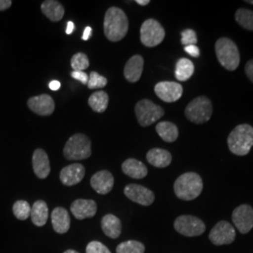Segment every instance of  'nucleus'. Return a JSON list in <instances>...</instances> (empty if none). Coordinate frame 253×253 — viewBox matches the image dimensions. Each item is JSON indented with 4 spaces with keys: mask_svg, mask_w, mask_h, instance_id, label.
<instances>
[{
    "mask_svg": "<svg viewBox=\"0 0 253 253\" xmlns=\"http://www.w3.org/2000/svg\"><path fill=\"white\" fill-rule=\"evenodd\" d=\"M12 2L10 0H0V11L9 9Z\"/></svg>",
    "mask_w": 253,
    "mask_h": 253,
    "instance_id": "39",
    "label": "nucleus"
},
{
    "mask_svg": "<svg viewBox=\"0 0 253 253\" xmlns=\"http://www.w3.org/2000/svg\"><path fill=\"white\" fill-rule=\"evenodd\" d=\"M184 50L186 53H188L193 57H198L200 55V49L196 45L185 46Z\"/></svg>",
    "mask_w": 253,
    "mask_h": 253,
    "instance_id": "37",
    "label": "nucleus"
},
{
    "mask_svg": "<svg viewBox=\"0 0 253 253\" xmlns=\"http://www.w3.org/2000/svg\"><path fill=\"white\" fill-rule=\"evenodd\" d=\"M64 253H77L76 251H73V250H68V251H66Z\"/></svg>",
    "mask_w": 253,
    "mask_h": 253,
    "instance_id": "44",
    "label": "nucleus"
},
{
    "mask_svg": "<svg viewBox=\"0 0 253 253\" xmlns=\"http://www.w3.org/2000/svg\"><path fill=\"white\" fill-rule=\"evenodd\" d=\"M54 232L57 234H66L71 227V217L68 211L63 208H54L51 215Z\"/></svg>",
    "mask_w": 253,
    "mask_h": 253,
    "instance_id": "20",
    "label": "nucleus"
},
{
    "mask_svg": "<svg viewBox=\"0 0 253 253\" xmlns=\"http://www.w3.org/2000/svg\"><path fill=\"white\" fill-rule=\"evenodd\" d=\"M107 84V79L96 72H92L88 77L87 86L90 89L102 88Z\"/></svg>",
    "mask_w": 253,
    "mask_h": 253,
    "instance_id": "33",
    "label": "nucleus"
},
{
    "mask_svg": "<svg viewBox=\"0 0 253 253\" xmlns=\"http://www.w3.org/2000/svg\"><path fill=\"white\" fill-rule=\"evenodd\" d=\"M71 211L79 220L93 217L97 213V204L93 200H75L71 206Z\"/></svg>",
    "mask_w": 253,
    "mask_h": 253,
    "instance_id": "16",
    "label": "nucleus"
},
{
    "mask_svg": "<svg viewBox=\"0 0 253 253\" xmlns=\"http://www.w3.org/2000/svg\"><path fill=\"white\" fill-rule=\"evenodd\" d=\"M173 226L176 232L189 237L203 235L206 231V224L204 221L199 217L190 215H183L177 217Z\"/></svg>",
    "mask_w": 253,
    "mask_h": 253,
    "instance_id": "9",
    "label": "nucleus"
},
{
    "mask_svg": "<svg viewBox=\"0 0 253 253\" xmlns=\"http://www.w3.org/2000/svg\"><path fill=\"white\" fill-rule=\"evenodd\" d=\"M135 114L139 124L148 126L163 118L164 110L151 100H142L136 103Z\"/></svg>",
    "mask_w": 253,
    "mask_h": 253,
    "instance_id": "7",
    "label": "nucleus"
},
{
    "mask_svg": "<svg viewBox=\"0 0 253 253\" xmlns=\"http://www.w3.org/2000/svg\"><path fill=\"white\" fill-rule=\"evenodd\" d=\"M233 221L241 234H248L253 228V208L249 205H242L233 212Z\"/></svg>",
    "mask_w": 253,
    "mask_h": 253,
    "instance_id": "11",
    "label": "nucleus"
},
{
    "mask_svg": "<svg viewBox=\"0 0 253 253\" xmlns=\"http://www.w3.org/2000/svg\"><path fill=\"white\" fill-rule=\"evenodd\" d=\"M72 77L75 80H78V81L81 82L83 84H87V82H88V75L84 72H74L71 73Z\"/></svg>",
    "mask_w": 253,
    "mask_h": 253,
    "instance_id": "36",
    "label": "nucleus"
},
{
    "mask_svg": "<svg viewBox=\"0 0 253 253\" xmlns=\"http://www.w3.org/2000/svg\"><path fill=\"white\" fill-rule=\"evenodd\" d=\"M181 43L183 45H196L198 39H197V35L196 32L193 29H185L182 31L181 33Z\"/></svg>",
    "mask_w": 253,
    "mask_h": 253,
    "instance_id": "34",
    "label": "nucleus"
},
{
    "mask_svg": "<svg viewBox=\"0 0 253 253\" xmlns=\"http://www.w3.org/2000/svg\"><path fill=\"white\" fill-rule=\"evenodd\" d=\"M27 105L32 112L43 117L52 115L55 107L53 98L47 94L30 98L27 100Z\"/></svg>",
    "mask_w": 253,
    "mask_h": 253,
    "instance_id": "14",
    "label": "nucleus"
},
{
    "mask_svg": "<svg viewBox=\"0 0 253 253\" xmlns=\"http://www.w3.org/2000/svg\"><path fill=\"white\" fill-rule=\"evenodd\" d=\"M213 106L210 100L200 96L191 100L185 109L186 118L195 124H204L211 118Z\"/></svg>",
    "mask_w": 253,
    "mask_h": 253,
    "instance_id": "6",
    "label": "nucleus"
},
{
    "mask_svg": "<svg viewBox=\"0 0 253 253\" xmlns=\"http://www.w3.org/2000/svg\"><path fill=\"white\" fill-rule=\"evenodd\" d=\"M114 183H115L114 176L107 170L96 172L91 177V187L93 188V190L101 195L109 193L114 187Z\"/></svg>",
    "mask_w": 253,
    "mask_h": 253,
    "instance_id": "17",
    "label": "nucleus"
},
{
    "mask_svg": "<svg viewBox=\"0 0 253 253\" xmlns=\"http://www.w3.org/2000/svg\"><path fill=\"white\" fill-rule=\"evenodd\" d=\"M145 251L144 244L135 240L122 242L117 247V253H144Z\"/></svg>",
    "mask_w": 253,
    "mask_h": 253,
    "instance_id": "30",
    "label": "nucleus"
},
{
    "mask_svg": "<svg viewBox=\"0 0 253 253\" xmlns=\"http://www.w3.org/2000/svg\"><path fill=\"white\" fill-rule=\"evenodd\" d=\"M91 33H92V28L90 27H86L84 28V34H83V37H82V39L84 40V41H87V40H89V38L91 36Z\"/></svg>",
    "mask_w": 253,
    "mask_h": 253,
    "instance_id": "41",
    "label": "nucleus"
},
{
    "mask_svg": "<svg viewBox=\"0 0 253 253\" xmlns=\"http://www.w3.org/2000/svg\"><path fill=\"white\" fill-rule=\"evenodd\" d=\"M247 3H250V4H253V1H249V0H248V1H247Z\"/></svg>",
    "mask_w": 253,
    "mask_h": 253,
    "instance_id": "45",
    "label": "nucleus"
},
{
    "mask_svg": "<svg viewBox=\"0 0 253 253\" xmlns=\"http://www.w3.org/2000/svg\"><path fill=\"white\" fill-rule=\"evenodd\" d=\"M74 30V24H73L72 21L68 22V25H67V29H66V33L68 35H71Z\"/></svg>",
    "mask_w": 253,
    "mask_h": 253,
    "instance_id": "42",
    "label": "nucleus"
},
{
    "mask_svg": "<svg viewBox=\"0 0 253 253\" xmlns=\"http://www.w3.org/2000/svg\"><path fill=\"white\" fill-rule=\"evenodd\" d=\"M194 73V65L188 58H180L175 66V77L178 81H188Z\"/></svg>",
    "mask_w": 253,
    "mask_h": 253,
    "instance_id": "27",
    "label": "nucleus"
},
{
    "mask_svg": "<svg viewBox=\"0 0 253 253\" xmlns=\"http://www.w3.org/2000/svg\"><path fill=\"white\" fill-rule=\"evenodd\" d=\"M156 95L165 102H174L183 94V87L175 82H160L155 85Z\"/></svg>",
    "mask_w": 253,
    "mask_h": 253,
    "instance_id": "13",
    "label": "nucleus"
},
{
    "mask_svg": "<svg viewBox=\"0 0 253 253\" xmlns=\"http://www.w3.org/2000/svg\"><path fill=\"white\" fill-rule=\"evenodd\" d=\"M217 60L228 71H235L240 63V54L238 47L228 38L218 39L215 45Z\"/></svg>",
    "mask_w": 253,
    "mask_h": 253,
    "instance_id": "4",
    "label": "nucleus"
},
{
    "mask_svg": "<svg viewBox=\"0 0 253 253\" xmlns=\"http://www.w3.org/2000/svg\"><path fill=\"white\" fill-rule=\"evenodd\" d=\"M85 174V169L80 163H73L64 167L60 172V180L65 186H74L80 183Z\"/></svg>",
    "mask_w": 253,
    "mask_h": 253,
    "instance_id": "15",
    "label": "nucleus"
},
{
    "mask_svg": "<svg viewBox=\"0 0 253 253\" xmlns=\"http://www.w3.org/2000/svg\"><path fill=\"white\" fill-rule=\"evenodd\" d=\"M32 165L35 174L41 179H45L51 172L48 155L42 148H38L34 151L32 157Z\"/></svg>",
    "mask_w": 253,
    "mask_h": 253,
    "instance_id": "18",
    "label": "nucleus"
},
{
    "mask_svg": "<svg viewBox=\"0 0 253 253\" xmlns=\"http://www.w3.org/2000/svg\"><path fill=\"white\" fill-rule=\"evenodd\" d=\"M136 3L141 6H146L150 3V1L149 0H136Z\"/></svg>",
    "mask_w": 253,
    "mask_h": 253,
    "instance_id": "43",
    "label": "nucleus"
},
{
    "mask_svg": "<svg viewBox=\"0 0 253 253\" xmlns=\"http://www.w3.org/2000/svg\"><path fill=\"white\" fill-rule=\"evenodd\" d=\"M64 157L69 161H81L91 156L90 139L83 133L72 136L63 149Z\"/></svg>",
    "mask_w": 253,
    "mask_h": 253,
    "instance_id": "5",
    "label": "nucleus"
},
{
    "mask_svg": "<svg viewBox=\"0 0 253 253\" xmlns=\"http://www.w3.org/2000/svg\"><path fill=\"white\" fill-rule=\"evenodd\" d=\"M235 21L245 29L253 31V11L251 9H238L235 12Z\"/></svg>",
    "mask_w": 253,
    "mask_h": 253,
    "instance_id": "29",
    "label": "nucleus"
},
{
    "mask_svg": "<svg viewBox=\"0 0 253 253\" xmlns=\"http://www.w3.org/2000/svg\"><path fill=\"white\" fill-rule=\"evenodd\" d=\"M101 229L105 235L110 238L116 239L121 235L122 224L118 217L113 214H108L101 219Z\"/></svg>",
    "mask_w": 253,
    "mask_h": 253,
    "instance_id": "23",
    "label": "nucleus"
},
{
    "mask_svg": "<svg viewBox=\"0 0 253 253\" xmlns=\"http://www.w3.org/2000/svg\"><path fill=\"white\" fill-rule=\"evenodd\" d=\"M48 206L44 201L39 200L31 207L30 217L32 222L38 227L44 226L48 219Z\"/></svg>",
    "mask_w": 253,
    "mask_h": 253,
    "instance_id": "25",
    "label": "nucleus"
},
{
    "mask_svg": "<svg viewBox=\"0 0 253 253\" xmlns=\"http://www.w3.org/2000/svg\"><path fill=\"white\" fill-rule=\"evenodd\" d=\"M230 151L237 156H246L253 146V126L242 124L236 126L228 137Z\"/></svg>",
    "mask_w": 253,
    "mask_h": 253,
    "instance_id": "3",
    "label": "nucleus"
},
{
    "mask_svg": "<svg viewBox=\"0 0 253 253\" xmlns=\"http://www.w3.org/2000/svg\"><path fill=\"white\" fill-rule=\"evenodd\" d=\"M124 193L128 199L144 207L152 205L155 200V195L152 190L138 184L126 185Z\"/></svg>",
    "mask_w": 253,
    "mask_h": 253,
    "instance_id": "12",
    "label": "nucleus"
},
{
    "mask_svg": "<svg viewBox=\"0 0 253 253\" xmlns=\"http://www.w3.org/2000/svg\"><path fill=\"white\" fill-rule=\"evenodd\" d=\"M12 211L16 218H18L20 220H26L28 217H30L31 207L29 206L27 201L19 200L14 203L12 207Z\"/></svg>",
    "mask_w": 253,
    "mask_h": 253,
    "instance_id": "31",
    "label": "nucleus"
},
{
    "mask_svg": "<svg viewBox=\"0 0 253 253\" xmlns=\"http://www.w3.org/2000/svg\"><path fill=\"white\" fill-rule=\"evenodd\" d=\"M245 72L249 79L253 83V59L250 60L248 63L246 64L245 67Z\"/></svg>",
    "mask_w": 253,
    "mask_h": 253,
    "instance_id": "38",
    "label": "nucleus"
},
{
    "mask_svg": "<svg viewBox=\"0 0 253 253\" xmlns=\"http://www.w3.org/2000/svg\"><path fill=\"white\" fill-rule=\"evenodd\" d=\"M175 195L181 200L191 201L199 196L203 190V180L196 172L181 174L173 185Z\"/></svg>",
    "mask_w": 253,
    "mask_h": 253,
    "instance_id": "2",
    "label": "nucleus"
},
{
    "mask_svg": "<svg viewBox=\"0 0 253 253\" xmlns=\"http://www.w3.org/2000/svg\"><path fill=\"white\" fill-rule=\"evenodd\" d=\"M109 103L108 94L104 91H98L91 95L88 104L94 112L103 113L107 109Z\"/></svg>",
    "mask_w": 253,
    "mask_h": 253,
    "instance_id": "28",
    "label": "nucleus"
},
{
    "mask_svg": "<svg viewBox=\"0 0 253 253\" xmlns=\"http://www.w3.org/2000/svg\"><path fill=\"white\" fill-rule=\"evenodd\" d=\"M147 162L157 168H165L172 162V155L162 148H153L146 154Z\"/></svg>",
    "mask_w": 253,
    "mask_h": 253,
    "instance_id": "22",
    "label": "nucleus"
},
{
    "mask_svg": "<svg viewBox=\"0 0 253 253\" xmlns=\"http://www.w3.org/2000/svg\"><path fill=\"white\" fill-rule=\"evenodd\" d=\"M144 70V58L136 54L131 56L124 68V76L126 80L130 83L139 81Z\"/></svg>",
    "mask_w": 253,
    "mask_h": 253,
    "instance_id": "19",
    "label": "nucleus"
},
{
    "mask_svg": "<svg viewBox=\"0 0 253 253\" xmlns=\"http://www.w3.org/2000/svg\"><path fill=\"white\" fill-rule=\"evenodd\" d=\"M71 65L74 72H84L89 67V60L86 54L77 53L72 57Z\"/></svg>",
    "mask_w": 253,
    "mask_h": 253,
    "instance_id": "32",
    "label": "nucleus"
},
{
    "mask_svg": "<svg viewBox=\"0 0 253 253\" xmlns=\"http://www.w3.org/2000/svg\"><path fill=\"white\" fill-rule=\"evenodd\" d=\"M41 9L46 17L53 22H59L65 13L62 4L54 0H46L42 4Z\"/></svg>",
    "mask_w": 253,
    "mask_h": 253,
    "instance_id": "24",
    "label": "nucleus"
},
{
    "mask_svg": "<svg viewBox=\"0 0 253 253\" xmlns=\"http://www.w3.org/2000/svg\"><path fill=\"white\" fill-rule=\"evenodd\" d=\"M86 253H111L108 248L99 241H92L86 246Z\"/></svg>",
    "mask_w": 253,
    "mask_h": 253,
    "instance_id": "35",
    "label": "nucleus"
},
{
    "mask_svg": "<svg viewBox=\"0 0 253 253\" xmlns=\"http://www.w3.org/2000/svg\"><path fill=\"white\" fill-rule=\"evenodd\" d=\"M156 131L163 141L167 143H173L178 138V128L172 122H160L156 126Z\"/></svg>",
    "mask_w": 253,
    "mask_h": 253,
    "instance_id": "26",
    "label": "nucleus"
},
{
    "mask_svg": "<svg viewBox=\"0 0 253 253\" xmlns=\"http://www.w3.org/2000/svg\"><path fill=\"white\" fill-rule=\"evenodd\" d=\"M141 42L146 47H155L161 44L165 38V30L155 19H147L140 29Z\"/></svg>",
    "mask_w": 253,
    "mask_h": 253,
    "instance_id": "8",
    "label": "nucleus"
},
{
    "mask_svg": "<svg viewBox=\"0 0 253 253\" xmlns=\"http://www.w3.org/2000/svg\"><path fill=\"white\" fill-rule=\"evenodd\" d=\"M60 86H61L60 82L56 81V80H54V81H52L49 84V88H50L51 90H58V89L60 88Z\"/></svg>",
    "mask_w": 253,
    "mask_h": 253,
    "instance_id": "40",
    "label": "nucleus"
},
{
    "mask_svg": "<svg viewBox=\"0 0 253 253\" xmlns=\"http://www.w3.org/2000/svg\"><path fill=\"white\" fill-rule=\"evenodd\" d=\"M122 171L134 179H142L147 175V168L144 163L135 159H128L122 164Z\"/></svg>",
    "mask_w": 253,
    "mask_h": 253,
    "instance_id": "21",
    "label": "nucleus"
},
{
    "mask_svg": "<svg viewBox=\"0 0 253 253\" xmlns=\"http://www.w3.org/2000/svg\"><path fill=\"white\" fill-rule=\"evenodd\" d=\"M210 241L216 246L233 243L235 239V230L231 223L225 220L217 222L209 234Z\"/></svg>",
    "mask_w": 253,
    "mask_h": 253,
    "instance_id": "10",
    "label": "nucleus"
},
{
    "mask_svg": "<svg viewBox=\"0 0 253 253\" xmlns=\"http://www.w3.org/2000/svg\"><path fill=\"white\" fill-rule=\"evenodd\" d=\"M104 34L110 42H119L126 37L128 30V20L126 13L118 7L107 9L103 22Z\"/></svg>",
    "mask_w": 253,
    "mask_h": 253,
    "instance_id": "1",
    "label": "nucleus"
}]
</instances>
